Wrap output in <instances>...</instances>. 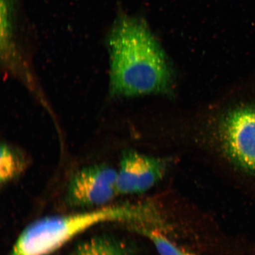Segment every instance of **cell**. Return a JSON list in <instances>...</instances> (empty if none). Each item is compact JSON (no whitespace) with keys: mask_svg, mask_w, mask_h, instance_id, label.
I'll return each instance as SVG.
<instances>
[{"mask_svg":"<svg viewBox=\"0 0 255 255\" xmlns=\"http://www.w3.org/2000/svg\"><path fill=\"white\" fill-rule=\"evenodd\" d=\"M107 43L114 95L158 93L170 85L171 71L164 51L141 18L120 12Z\"/></svg>","mask_w":255,"mask_h":255,"instance_id":"cell-1","label":"cell"},{"mask_svg":"<svg viewBox=\"0 0 255 255\" xmlns=\"http://www.w3.org/2000/svg\"><path fill=\"white\" fill-rule=\"evenodd\" d=\"M144 208L113 205L91 211L45 217L28 225L7 255H50L95 225L105 222H138Z\"/></svg>","mask_w":255,"mask_h":255,"instance_id":"cell-2","label":"cell"},{"mask_svg":"<svg viewBox=\"0 0 255 255\" xmlns=\"http://www.w3.org/2000/svg\"><path fill=\"white\" fill-rule=\"evenodd\" d=\"M222 137L232 162L255 175V89L250 100L235 107L226 117Z\"/></svg>","mask_w":255,"mask_h":255,"instance_id":"cell-3","label":"cell"},{"mask_svg":"<svg viewBox=\"0 0 255 255\" xmlns=\"http://www.w3.org/2000/svg\"><path fill=\"white\" fill-rule=\"evenodd\" d=\"M117 171L106 164H95L79 171L70 180L66 202L76 207L108 206L118 193Z\"/></svg>","mask_w":255,"mask_h":255,"instance_id":"cell-4","label":"cell"},{"mask_svg":"<svg viewBox=\"0 0 255 255\" xmlns=\"http://www.w3.org/2000/svg\"><path fill=\"white\" fill-rule=\"evenodd\" d=\"M165 165L161 159L129 151L124 154L117 171V189L121 194L145 192L163 177Z\"/></svg>","mask_w":255,"mask_h":255,"instance_id":"cell-5","label":"cell"},{"mask_svg":"<svg viewBox=\"0 0 255 255\" xmlns=\"http://www.w3.org/2000/svg\"><path fill=\"white\" fill-rule=\"evenodd\" d=\"M131 250L125 242L103 234L79 243L68 255H130Z\"/></svg>","mask_w":255,"mask_h":255,"instance_id":"cell-6","label":"cell"},{"mask_svg":"<svg viewBox=\"0 0 255 255\" xmlns=\"http://www.w3.org/2000/svg\"><path fill=\"white\" fill-rule=\"evenodd\" d=\"M25 162L18 153L7 145H2L0 159V182L7 184L19 177L24 170Z\"/></svg>","mask_w":255,"mask_h":255,"instance_id":"cell-7","label":"cell"},{"mask_svg":"<svg viewBox=\"0 0 255 255\" xmlns=\"http://www.w3.org/2000/svg\"><path fill=\"white\" fill-rule=\"evenodd\" d=\"M141 231L152 242L160 255H193L181 250L157 232L150 229H143Z\"/></svg>","mask_w":255,"mask_h":255,"instance_id":"cell-8","label":"cell"}]
</instances>
